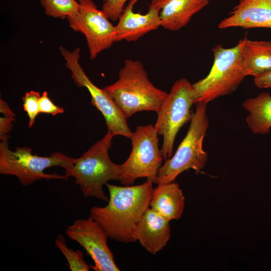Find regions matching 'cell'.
<instances>
[{"instance_id": "obj_14", "label": "cell", "mask_w": 271, "mask_h": 271, "mask_svg": "<svg viewBox=\"0 0 271 271\" xmlns=\"http://www.w3.org/2000/svg\"><path fill=\"white\" fill-rule=\"evenodd\" d=\"M170 221L151 208L142 216L135 231L141 245L153 254L162 250L171 236Z\"/></svg>"}, {"instance_id": "obj_15", "label": "cell", "mask_w": 271, "mask_h": 271, "mask_svg": "<svg viewBox=\"0 0 271 271\" xmlns=\"http://www.w3.org/2000/svg\"><path fill=\"white\" fill-rule=\"evenodd\" d=\"M209 3V0H152L151 3L160 9L161 26L172 31L185 27Z\"/></svg>"}, {"instance_id": "obj_4", "label": "cell", "mask_w": 271, "mask_h": 271, "mask_svg": "<svg viewBox=\"0 0 271 271\" xmlns=\"http://www.w3.org/2000/svg\"><path fill=\"white\" fill-rule=\"evenodd\" d=\"M243 42L244 38L233 47L226 48L219 44L212 49L214 61L209 73L193 84L194 104H207L230 94L238 87L246 76L240 60Z\"/></svg>"}, {"instance_id": "obj_5", "label": "cell", "mask_w": 271, "mask_h": 271, "mask_svg": "<svg viewBox=\"0 0 271 271\" xmlns=\"http://www.w3.org/2000/svg\"><path fill=\"white\" fill-rule=\"evenodd\" d=\"M190 121L187 133L175 154L165 160L161 167L157 184L173 182L179 175L189 169L198 174L205 166L208 155L203 149V142L209 124L207 104L197 103Z\"/></svg>"}, {"instance_id": "obj_22", "label": "cell", "mask_w": 271, "mask_h": 271, "mask_svg": "<svg viewBox=\"0 0 271 271\" xmlns=\"http://www.w3.org/2000/svg\"><path fill=\"white\" fill-rule=\"evenodd\" d=\"M0 112L3 115L0 117V140L9 139V133L13 127V122L15 121V114L2 99H0Z\"/></svg>"}, {"instance_id": "obj_11", "label": "cell", "mask_w": 271, "mask_h": 271, "mask_svg": "<svg viewBox=\"0 0 271 271\" xmlns=\"http://www.w3.org/2000/svg\"><path fill=\"white\" fill-rule=\"evenodd\" d=\"M66 235L84 248L94 262L95 271H118L109 248L107 236L101 226L90 217L77 219L65 229Z\"/></svg>"}, {"instance_id": "obj_18", "label": "cell", "mask_w": 271, "mask_h": 271, "mask_svg": "<svg viewBox=\"0 0 271 271\" xmlns=\"http://www.w3.org/2000/svg\"><path fill=\"white\" fill-rule=\"evenodd\" d=\"M248 112L246 121L249 129L254 134L268 133L271 128V95L261 92L255 97L249 98L242 103Z\"/></svg>"}, {"instance_id": "obj_10", "label": "cell", "mask_w": 271, "mask_h": 271, "mask_svg": "<svg viewBox=\"0 0 271 271\" xmlns=\"http://www.w3.org/2000/svg\"><path fill=\"white\" fill-rule=\"evenodd\" d=\"M77 14L68 17L70 27L81 32L86 38L90 58L94 59L102 51L110 48L115 42V29L109 19L97 8L92 0H78Z\"/></svg>"}, {"instance_id": "obj_21", "label": "cell", "mask_w": 271, "mask_h": 271, "mask_svg": "<svg viewBox=\"0 0 271 271\" xmlns=\"http://www.w3.org/2000/svg\"><path fill=\"white\" fill-rule=\"evenodd\" d=\"M41 95L39 92L31 90L22 98L23 108L29 117V127L34 124L36 117L40 113L39 101Z\"/></svg>"}, {"instance_id": "obj_9", "label": "cell", "mask_w": 271, "mask_h": 271, "mask_svg": "<svg viewBox=\"0 0 271 271\" xmlns=\"http://www.w3.org/2000/svg\"><path fill=\"white\" fill-rule=\"evenodd\" d=\"M66 66L71 72V78L77 86L86 88L91 96V103L102 114L107 131L115 136H121L130 139L132 132L127 118L111 96L103 88L96 86L88 78L79 63L80 49L72 52L62 46L60 47Z\"/></svg>"}, {"instance_id": "obj_1", "label": "cell", "mask_w": 271, "mask_h": 271, "mask_svg": "<svg viewBox=\"0 0 271 271\" xmlns=\"http://www.w3.org/2000/svg\"><path fill=\"white\" fill-rule=\"evenodd\" d=\"M153 183L149 180L136 186H119L107 183L109 194L107 204L92 207L89 217L101 225L108 238L124 243L137 241L136 228L149 208Z\"/></svg>"}, {"instance_id": "obj_16", "label": "cell", "mask_w": 271, "mask_h": 271, "mask_svg": "<svg viewBox=\"0 0 271 271\" xmlns=\"http://www.w3.org/2000/svg\"><path fill=\"white\" fill-rule=\"evenodd\" d=\"M153 189L151 208L171 221L181 218L185 206V197L177 183L157 184Z\"/></svg>"}, {"instance_id": "obj_17", "label": "cell", "mask_w": 271, "mask_h": 271, "mask_svg": "<svg viewBox=\"0 0 271 271\" xmlns=\"http://www.w3.org/2000/svg\"><path fill=\"white\" fill-rule=\"evenodd\" d=\"M246 76L256 77L271 70V41H254L244 38L240 54Z\"/></svg>"}, {"instance_id": "obj_19", "label": "cell", "mask_w": 271, "mask_h": 271, "mask_svg": "<svg viewBox=\"0 0 271 271\" xmlns=\"http://www.w3.org/2000/svg\"><path fill=\"white\" fill-rule=\"evenodd\" d=\"M46 15L55 18L65 19L76 16L79 3L76 0H41Z\"/></svg>"}, {"instance_id": "obj_12", "label": "cell", "mask_w": 271, "mask_h": 271, "mask_svg": "<svg viewBox=\"0 0 271 271\" xmlns=\"http://www.w3.org/2000/svg\"><path fill=\"white\" fill-rule=\"evenodd\" d=\"M139 0H129L115 26V42H136L146 34L161 26L160 9L150 4L145 14L133 11L134 6Z\"/></svg>"}, {"instance_id": "obj_25", "label": "cell", "mask_w": 271, "mask_h": 271, "mask_svg": "<svg viewBox=\"0 0 271 271\" xmlns=\"http://www.w3.org/2000/svg\"><path fill=\"white\" fill-rule=\"evenodd\" d=\"M254 83L259 88H271V70L254 77Z\"/></svg>"}, {"instance_id": "obj_8", "label": "cell", "mask_w": 271, "mask_h": 271, "mask_svg": "<svg viewBox=\"0 0 271 271\" xmlns=\"http://www.w3.org/2000/svg\"><path fill=\"white\" fill-rule=\"evenodd\" d=\"M158 133L153 124L138 126L130 139L132 150L120 166L118 181L124 186L133 184L140 178L157 184L164 160L159 148Z\"/></svg>"}, {"instance_id": "obj_13", "label": "cell", "mask_w": 271, "mask_h": 271, "mask_svg": "<svg viewBox=\"0 0 271 271\" xmlns=\"http://www.w3.org/2000/svg\"><path fill=\"white\" fill-rule=\"evenodd\" d=\"M229 15L219 23V29H271V0H239Z\"/></svg>"}, {"instance_id": "obj_23", "label": "cell", "mask_w": 271, "mask_h": 271, "mask_svg": "<svg viewBox=\"0 0 271 271\" xmlns=\"http://www.w3.org/2000/svg\"><path fill=\"white\" fill-rule=\"evenodd\" d=\"M103 2L101 10L109 20L116 21L122 13L126 3L128 0H102Z\"/></svg>"}, {"instance_id": "obj_6", "label": "cell", "mask_w": 271, "mask_h": 271, "mask_svg": "<svg viewBox=\"0 0 271 271\" xmlns=\"http://www.w3.org/2000/svg\"><path fill=\"white\" fill-rule=\"evenodd\" d=\"M9 139L2 141L0 143L1 174L16 177L24 186L43 179H68L65 175L47 174L44 170L56 166L64 168L72 163L75 158L59 152H53L49 156L33 155L32 149L27 147H17L14 151L9 148Z\"/></svg>"}, {"instance_id": "obj_24", "label": "cell", "mask_w": 271, "mask_h": 271, "mask_svg": "<svg viewBox=\"0 0 271 271\" xmlns=\"http://www.w3.org/2000/svg\"><path fill=\"white\" fill-rule=\"evenodd\" d=\"M40 113L49 114L52 116L62 113L64 110L63 107L55 105L49 97L48 92L44 91L39 101Z\"/></svg>"}, {"instance_id": "obj_3", "label": "cell", "mask_w": 271, "mask_h": 271, "mask_svg": "<svg viewBox=\"0 0 271 271\" xmlns=\"http://www.w3.org/2000/svg\"><path fill=\"white\" fill-rule=\"evenodd\" d=\"M113 136L109 131L79 158L64 168L65 175L73 177L84 197L108 202L103 187L110 180L118 181L120 165L109 158L108 150Z\"/></svg>"}, {"instance_id": "obj_2", "label": "cell", "mask_w": 271, "mask_h": 271, "mask_svg": "<svg viewBox=\"0 0 271 271\" xmlns=\"http://www.w3.org/2000/svg\"><path fill=\"white\" fill-rule=\"evenodd\" d=\"M103 89L126 118L143 111L157 113L168 93L153 85L140 61L131 59L124 61L118 79Z\"/></svg>"}, {"instance_id": "obj_20", "label": "cell", "mask_w": 271, "mask_h": 271, "mask_svg": "<svg viewBox=\"0 0 271 271\" xmlns=\"http://www.w3.org/2000/svg\"><path fill=\"white\" fill-rule=\"evenodd\" d=\"M55 246L66 258L68 267L71 271H88L90 266L84 259V254L79 250H74L68 247L65 238L61 234L57 235Z\"/></svg>"}, {"instance_id": "obj_7", "label": "cell", "mask_w": 271, "mask_h": 271, "mask_svg": "<svg viewBox=\"0 0 271 271\" xmlns=\"http://www.w3.org/2000/svg\"><path fill=\"white\" fill-rule=\"evenodd\" d=\"M193 84L183 78L177 80L162 103L154 127L163 138L161 149L164 160L172 156L174 141L180 128L191 119L194 101Z\"/></svg>"}]
</instances>
